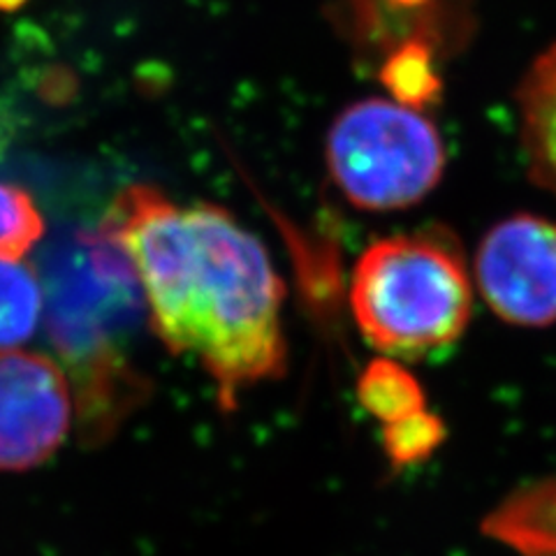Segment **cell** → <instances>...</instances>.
I'll list each match as a JSON object with an SVG mask.
<instances>
[{"mask_svg":"<svg viewBox=\"0 0 556 556\" xmlns=\"http://www.w3.org/2000/svg\"><path fill=\"white\" fill-rule=\"evenodd\" d=\"M100 230L128 257L155 337L202 362L225 408L239 390L286 374L281 278L225 208H181L139 184L118 193Z\"/></svg>","mask_w":556,"mask_h":556,"instance_id":"6da1fadb","label":"cell"},{"mask_svg":"<svg viewBox=\"0 0 556 556\" xmlns=\"http://www.w3.org/2000/svg\"><path fill=\"white\" fill-rule=\"evenodd\" d=\"M47 332L70 371L84 439L108 441L149 396L132 339L142 288L116 243L100 228L75 232L45 263Z\"/></svg>","mask_w":556,"mask_h":556,"instance_id":"7a4b0ae2","label":"cell"},{"mask_svg":"<svg viewBox=\"0 0 556 556\" xmlns=\"http://www.w3.org/2000/svg\"><path fill=\"white\" fill-rule=\"evenodd\" d=\"M351 306L359 332L394 357H422L455 343L471 320L473 288L447 230L378 239L353 269Z\"/></svg>","mask_w":556,"mask_h":556,"instance_id":"3957f363","label":"cell"},{"mask_svg":"<svg viewBox=\"0 0 556 556\" xmlns=\"http://www.w3.org/2000/svg\"><path fill=\"white\" fill-rule=\"evenodd\" d=\"M327 167L343 198L367 212H396L422 202L441 184L445 147L422 110L364 98L327 132Z\"/></svg>","mask_w":556,"mask_h":556,"instance_id":"277c9868","label":"cell"},{"mask_svg":"<svg viewBox=\"0 0 556 556\" xmlns=\"http://www.w3.org/2000/svg\"><path fill=\"white\" fill-rule=\"evenodd\" d=\"M484 302L521 327L556 323V225L517 214L484 235L476 257Z\"/></svg>","mask_w":556,"mask_h":556,"instance_id":"5b68a950","label":"cell"},{"mask_svg":"<svg viewBox=\"0 0 556 556\" xmlns=\"http://www.w3.org/2000/svg\"><path fill=\"white\" fill-rule=\"evenodd\" d=\"M75 396L54 359L0 353V471L45 464L73 425Z\"/></svg>","mask_w":556,"mask_h":556,"instance_id":"8992f818","label":"cell"},{"mask_svg":"<svg viewBox=\"0 0 556 556\" xmlns=\"http://www.w3.org/2000/svg\"><path fill=\"white\" fill-rule=\"evenodd\" d=\"M517 100L529 172L556 198V42L527 70Z\"/></svg>","mask_w":556,"mask_h":556,"instance_id":"52a82bcc","label":"cell"},{"mask_svg":"<svg viewBox=\"0 0 556 556\" xmlns=\"http://www.w3.org/2000/svg\"><path fill=\"white\" fill-rule=\"evenodd\" d=\"M45 311L42 278L24 260L0 257V353L26 343Z\"/></svg>","mask_w":556,"mask_h":556,"instance_id":"ba28073f","label":"cell"},{"mask_svg":"<svg viewBox=\"0 0 556 556\" xmlns=\"http://www.w3.org/2000/svg\"><path fill=\"white\" fill-rule=\"evenodd\" d=\"M357 399L382 425H392L425 410L422 386L390 357H378L364 369L357 380Z\"/></svg>","mask_w":556,"mask_h":556,"instance_id":"9c48e42d","label":"cell"},{"mask_svg":"<svg viewBox=\"0 0 556 556\" xmlns=\"http://www.w3.org/2000/svg\"><path fill=\"white\" fill-rule=\"evenodd\" d=\"M437 51L427 45H402L380 61L378 77L392 100L422 110L441 93V77L433 67Z\"/></svg>","mask_w":556,"mask_h":556,"instance_id":"30bf717a","label":"cell"},{"mask_svg":"<svg viewBox=\"0 0 556 556\" xmlns=\"http://www.w3.org/2000/svg\"><path fill=\"white\" fill-rule=\"evenodd\" d=\"M443 441L445 425L427 408L399 422L382 425V445L394 468L427 462Z\"/></svg>","mask_w":556,"mask_h":556,"instance_id":"8fae6325","label":"cell"},{"mask_svg":"<svg viewBox=\"0 0 556 556\" xmlns=\"http://www.w3.org/2000/svg\"><path fill=\"white\" fill-rule=\"evenodd\" d=\"M42 232V216L26 190L0 184V257L22 260Z\"/></svg>","mask_w":556,"mask_h":556,"instance_id":"7c38bea8","label":"cell"},{"mask_svg":"<svg viewBox=\"0 0 556 556\" xmlns=\"http://www.w3.org/2000/svg\"><path fill=\"white\" fill-rule=\"evenodd\" d=\"M26 0H0V10H16L22 8Z\"/></svg>","mask_w":556,"mask_h":556,"instance_id":"4fadbf2b","label":"cell"},{"mask_svg":"<svg viewBox=\"0 0 556 556\" xmlns=\"http://www.w3.org/2000/svg\"><path fill=\"white\" fill-rule=\"evenodd\" d=\"M5 135H8V128L3 124V118H0V147H3V142H5Z\"/></svg>","mask_w":556,"mask_h":556,"instance_id":"5bb4252c","label":"cell"}]
</instances>
